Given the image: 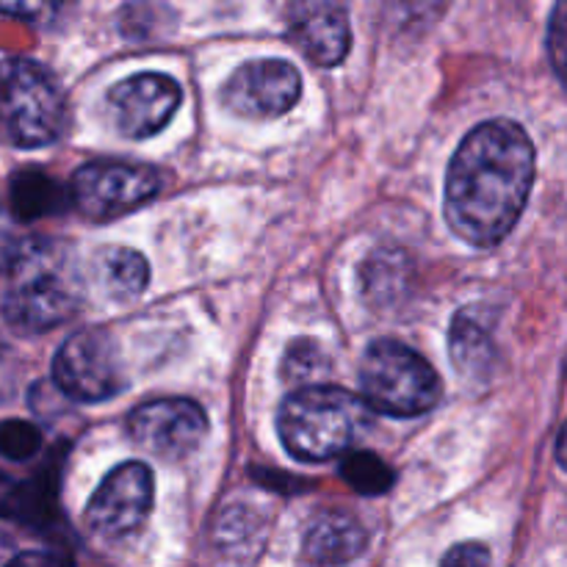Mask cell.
I'll return each mask as SVG.
<instances>
[{
  "mask_svg": "<svg viewBox=\"0 0 567 567\" xmlns=\"http://www.w3.org/2000/svg\"><path fill=\"white\" fill-rule=\"evenodd\" d=\"M66 194L42 169H22L11 177V208L22 221L42 219L64 208Z\"/></svg>",
  "mask_w": 567,
  "mask_h": 567,
  "instance_id": "16",
  "label": "cell"
},
{
  "mask_svg": "<svg viewBox=\"0 0 567 567\" xmlns=\"http://www.w3.org/2000/svg\"><path fill=\"white\" fill-rule=\"evenodd\" d=\"M66 103L53 72L28 59L0 61V131L17 147L59 138Z\"/></svg>",
  "mask_w": 567,
  "mask_h": 567,
  "instance_id": "4",
  "label": "cell"
},
{
  "mask_svg": "<svg viewBox=\"0 0 567 567\" xmlns=\"http://www.w3.org/2000/svg\"><path fill=\"white\" fill-rule=\"evenodd\" d=\"M299 94H302V78L297 66L280 59L247 61L221 89L227 109L249 120H271L286 114L297 105Z\"/></svg>",
  "mask_w": 567,
  "mask_h": 567,
  "instance_id": "10",
  "label": "cell"
},
{
  "mask_svg": "<svg viewBox=\"0 0 567 567\" xmlns=\"http://www.w3.org/2000/svg\"><path fill=\"white\" fill-rule=\"evenodd\" d=\"M181 86L161 72H142L125 78L109 92V114L122 136H155L175 116L181 105Z\"/></svg>",
  "mask_w": 567,
  "mask_h": 567,
  "instance_id": "11",
  "label": "cell"
},
{
  "mask_svg": "<svg viewBox=\"0 0 567 567\" xmlns=\"http://www.w3.org/2000/svg\"><path fill=\"white\" fill-rule=\"evenodd\" d=\"M153 507V474L144 463L116 465L86 507L89 529L105 540L133 535Z\"/></svg>",
  "mask_w": 567,
  "mask_h": 567,
  "instance_id": "8",
  "label": "cell"
},
{
  "mask_svg": "<svg viewBox=\"0 0 567 567\" xmlns=\"http://www.w3.org/2000/svg\"><path fill=\"white\" fill-rule=\"evenodd\" d=\"M3 567H72L59 551H22L14 554Z\"/></svg>",
  "mask_w": 567,
  "mask_h": 567,
  "instance_id": "23",
  "label": "cell"
},
{
  "mask_svg": "<svg viewBox=\"0 0 567 567\" xmlns=\"http://www.w3.org/2000/svg\"><path fill=\"white\" fill-rule=\"evenodd\" d=\"M208 432L203 408L192 399H155L127 419V435L138 449L164 460L192 454Z\"/></svg>",
  "mask_w": 567,
  "mask_h": 567,
  "instance_id": "9",
  "label": "cell"
},
{
  "mask_svg": "<svg viewBox=\"0 0 567 567\" xmlns=\"http://www.w3.org/2000/svg\"><path fill=\"white\" fill-rule=\"evenodd\" d=\"M327 369V360L321 354L319 343L313 341H297L291 343L286 354V363H282V371H286V380L302 382V385H313L316 377Z\"/></svg>",
  "mask_w": 567,
  "mask_h": 567,
  "instance_id": "19",
  "label": "cell"
},
{
  "mask_svg": "<svg viewBox=\"0 0 567 567\" xmlns=\"http://www.w3.org/2000/svg\"><path fill=\"white\" fill-rule=\"evenodd\" d=\"M288 31L297 48L319 66H336L343 61L352 42L343 0H291Z\"/></svg>",
  "mask_w": 567,
  "mask_h": 567,
  "instance_id": "12",
  "label": "cell"
},
{
  "mask_svg": "<svg viewBox=\"0 0 567 567\" xmlns=\"http://www.w3.org/2000/svg\"><path fill=\"white\" fill-rule=\"evenodd\" d=\"M53 380L75 402H105L125 388L120 343L109 330L89 327L61 343L53 358Z\"/></svg>",
  "mask_w": 567,
  "mask_h": 567,
  "instance_id": "6",
  "label": "cell"
},
{
  "mask_svg": "<svg viewBox=\"0 0 567 567\" xmlns=\"http://www.w3.org/2000/svg\"><path fill=\"white\" fill-rule=\"evenodd\" d=\"M89 280L111 302H131L147 288L150 266L142 252L131 247H103L94 252Z\"/></svg>",
  "mask_w": 567,
  "mask_h": 567,
  "instance_id": "14",
  "label": "cell"
},
{
  "mask_svg": "<svg viewBox=\"0 0 567 567\" xmlns=\"http://www.w3.org/2000/svg\"><path fill=\"white\" fill-rule=\"evenodd\" d=\"M17 247H20V241H17L14 225H11L9 214L0 205V271L11 264V258L17 255Z\"/></svg>",
  "mask_w": 567,
  "mask_h": 567,
  "instance_id": "24",
  "label": "cell"
},
{
  "mask_svg": "<svg viewBox=\"0 0 567 567\" xmlns=\"http://www.w3.org/2000/svg\"><path fill=\"white\" fill-rule=\"evenodd\" d=\"M363 402L371 410L396 419H415L441 399V377L415 349L382 338L374 341L360 363Z\"/></svg>",
  "mask_w": 567,
  "mask_h": 567,
  "instance_id": "5",
  "label": "cell"
},
{
  "mask_svg": "<svg viewBox=\"0 0 567 567\" xmlns=\"http://www.w3.org/2000/svg\"><path fill=\"white\" fill-rule=\"evenodd\" d=\"M563 44H565V17H563V0H559L551 17V50H554V64H557L559 72H563V59H565Z\"/></svg>",
  "mask_w": 567,
  "mask_h": 567,
  "instance_id": "25",
  "label": "cell"
},
{
  "mask_svg": "<svg viewBox=\"0 0 567 567\" xmlns=\"http://www.w3.org/2000/svg\"><path fill=\"white\" fill-rule=\"evenodd\" d=\"M535 183V144L509 120L474 127L446 175V221L463 241L493 247L518 221Z\"/></svg>",
  "mask_w": 567,
  "mask_h": 567,
  "instance_id": "1",
  "label": "cell"
},
{
  "mask_svg": "<svg viewBox=\"0 0 567 567\" xmlns=\"http://www.w3.org/2000/svg\"><path fill=\"white\" fill-rule=\"evenodd\" d=\"M161 188L158 172L127 161H94L72 177V203L86 219L109 221L136 210Z\"/></svg>",
  "mask_w": 567,
  "mask_h": 567,
  "instance_id": "7",
  "label": "cell"
},
{
  "mask_svg": "<svg viewBox=\"0 0 567 567\" xmlns=\"http://www.w3.org/2000/svg\"><path fill=\"white\" fill-rule=\"evenodd\" d=\"M17 388V354L9 347L3 336H0V404H6L11 399Z\"/></svg>",
  "mask_w": 567,
  "mask_h": 567,
  "instance_id": "22",
  "label": "cell"
},
{
  "mask_svg": "<svg viewBox=\"0 0 567 567\" xmlns=\"http://www.w3.org/2000/svg\"><path fill=\"white\" fill-rule=\"evenodd\" d=\"M449 347H452V363L468 380L485 377L491 371L493 358H496L491 332L471 310L454 316L452 332H449Z\"/></svg>",
  "mask_w": 567,
  "mask_h": 567,
  "instance_id": "15",
  "label": "cell"
},
{
  "mask_svg": "<svg viewBox=\"0 0 567 567\" xmlns=\"http://www.w3.org/2000/svg\"><path fill=\"white\" fill-rule=\"evenodd\" d=\"M369 535L347 513H324L305 535V559L316 567H341L365 551Z\"/></svg>",
  "mask_w": 567,
  "mask_h": 567,
  "instance_id": "13",
  "label": "cell"
},
{
  "mask_svg": "<svg viewBox=\"0 0 567 567\" xmlns=\"http://www.w3.org/2000/svg\"><path fill=\"white\" fill-rule=\"evenodd\" d=\"M341 476L363 496H382L393 485V471L374 452H349L341 463Z\"/></svg>",
  "mask_w": 567,
  "mask_h": 567,
  "instance_id": "17",
  "label": "cell"
},
{
  "mask_svg": "<svg viewBox=\"0 0 567 567\" xmlns=\"http://www.w3.org/2000/svg\"><path fill=\"white\" fill-rule=\"evenodd\" d=\"M39 449H42V432L37 426L20 419L0 421V457L25 463L37 457Z\"/></svg>",
  "mask_w": 567,
  "mask_h": 567,
  "instance_id": "18",
  "label": "cell"
},
{
  "mask_svg": "<svg viewBox=\"0 0 567 567\" xmlns=\"http://www.w3.org/2000/svg\"><path fill=\"white\" fill-rule=\"evenodd\" d=\"M3 293V319L20 332H48L78 313L83 275L75 255L55 238L20 244L9 264Z\"/></svg>",
  "mask_w": 567,
  "mask_h": 567,
  "instance_id": "2",
  "label": "cell"
},
{
  "mask_svg": "<svg viewBox=\"0 0 567 567\" xmlns=\"http://www.w3.org/2000/svg\"><path fill=\"white\" fill-rule=\"evenodd\" d=\"M374 410L354 393L332 385H302L282 402V446L305 463H324L352 452L371 426Z\"/></svg>",
  "mask_w": 567,
  "mask_h": 567,
  "instance_id": "3",
  "label": "cell"
},
{
  "mask_svg": "<svg viewBox=\"0 0 567 567\" xmlns=\"http://www.w3.org/2000/svg\"><path fill=\"white\" fill-rule=\"evenodd\" d=\"M441 567H491V551L482 543H463L443 557Z\"/></svg>",
  "mask_w": 567,
  "mask_h": 567,
  "instance_id": "21",
  "label": "cell"
},
{
  "mask_svg": "<svg viewBox=\"0 0 567 567\" xmlns=\"http://www.w3.org/2000/svg\"><path fill=\"white\" fill-rule=\"evenodd\" d=\"M64 0H0V11L17 20H48L59 14Z\"/></svg>",
  "mask_w": 567,
  "mask_h": 567,
  "instance_id": "20",
  "label": "cell"
}]
</instances>
